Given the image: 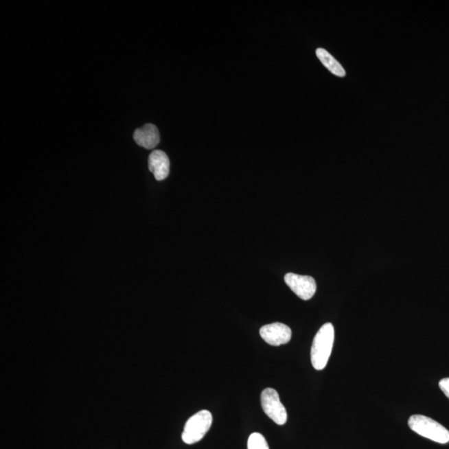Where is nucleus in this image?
Wrapping results in <instances>:
<instances>
[{"label": "nucleus", "mask_w": 449, "mask_h": 449, "mask_svg": "<svg viewBox=\"0 0 449 449\" xmlns=\"http://www.w3.org/2000/svg\"><path fill=\"white\" fill-rule=\"evenodd\" d=\"M334 341V329L332 323H326L314 338L311 347V363L316 370H322L328 364Z\"/></svg>", "instance_id": "1"}, {"label": "nucleus", "mask_w": 449, "mask_h": 449, "mask_svg": "<svg viewBox=\"0 0 449 449\" xmlns=\"http://www.w3.org/2000/svg\"><path fill=\"white\" fill-rule=\"evenodd\" d=\"M408 426L413 432L433 442L446 444L449 442V431L442 424L430 417L415 415L409 417Z\"/></svg>", "instance_id": "2"}, {"label": "nucleus", "mask_w": 449, "mask_h": 449, "mask_svg": "<svg viewBox=\"0 0 449 449\" xmlns=\"http://www.w3.org/2000/svg\"><path fill=\"white\" fill-rule=\"evenodd\" d=\"M212 424V415L208 411L196 413L187 420L182 435L183 441L187 444L199 442L207 435Z\"/></svg>", "instance_id": "3"}, {"label": "nucleus", "mask_w": 449, "mask_h": 449, "mask_svg": "<svg viewBox=\"0 0 449 449\" xmlns=\"http://www.w3.org/2000/svg\"><path fill=\"white\" fill-rule=\"evenodd\" d=\"M262 407L264 413L278 425H284L287 421V412L279 400V393L275 389H264L261 396Z\"/></svg>", "instance_id": "4"}, {"label": "nucleus", "mask_w": 449, "mask_h": 449, "mask_svg": "<svg viewBox=\"0 0 449 449\" xmlns=\"http://www.w3.org/2000/svg\"><path fill=\"white\" fill-rule=\"evenodd\" d=\"M285 281L290 289L304 301H309L316 292V282L308 275L288 273L285 275Z\"/></svg>", "instance_id": "5"}, {"label": "nucleus", "mask_w": 449, "mask_h": 449, "mask_svg": "<svg viewBox=\"0 0 449 449\" xmlns=\"http://www.w3.org/2000/svg\"><path fill=\"white\" fill-rule=\"evenodd\" d=\"M260 334L267 344L279 346L286 345L290 341L292 332L289 326L277 322L262 327L260 330Z\"/></svg>", "instance_id": "6"}, {"label": "nucleus", "mask_w": 449, "mask_h": 449, "mask_svg": "<svg viewBox=\"0 0 449 449\" xmlns=\"http://www.w3.org/2000/svg\"><path fill=\"white\" fill-rule=\"evenodd\" d=\"M148 168L156 180L163 181L167 179L170 172V161L166 153L155 150L149 156Z\"/></svg>", "instance_id": "7"}, {"label": "nucleus", "mask_w": 449, "mask_h": 449, "mask_svg": "<svg viewBox=\"0 0 449 449\" xmlns=\"http://www.w3.org/2000/svg\"><path fill=\"white\" fill-rule=\"evenodd\" d=\"M133 139L140 147L146 149H153L159 143V131L156 126L146 124L143 128L137 129L134 132Z\"/></svg>", "instance_id": "8"}, {"label": "nucleus", "mask_w": 449, "mask_h": 449, "mask_svg": "<svg viewBox=\"0 0 449 449\" xmlns=\"http://www.w3.org/2000/svg\"><path fill=\"white\" fill-rule=\"evenodd\" d=\"M316 55L323 65L328 69L330 72L336 75L338 77L345 76L346 73L344 68H343L340 62H338L336 59L328 52V51H326L324 49H318L316 50Z\"/></svg>", "instance_id": "9"}, {"label": "nucleus", "mask_w": 449, "mask_h": 449, "mask_svg": "<svg viewBox=\"0 0 449 449\" xmlns=\"http://www.w3.org/2000/svg\"><path fill=\"white\" fill-rule=\"evenodd\" d=\"M247 447L248 449H270L265 437L259 433H253L250 435Z\"/></svg>", "instance_id": "10"}, {"label": "nucleus", "mask_w": 449, "mask_h": 449, "mask_svg": "<svg viewBox=\"0 0 449 449\" xmlns=\"http://www.w3.org/2000/svg\"><path fill=\"white\" fill-rule=\"evenodd\" d=\"M439 387L445 395L449 398V378H444L439 382Z\"/></svg>", "instance_id": "11"}]
</instances>
